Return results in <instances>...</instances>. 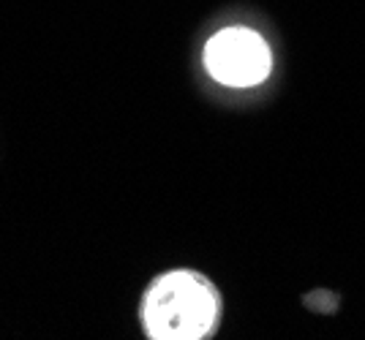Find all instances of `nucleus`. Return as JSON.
Returning a JSON list of instances; mask_svg holds the SVG:
<instances>
[{
    "label": "nucleus",
    "mask_w": 365,
    "mask_h": 340,
    "mask_svg": "<svg viewBox=\"0 0 365 340\" xmlns=\"http://www.w3.org/2000/svg\"><path fill=\"white\" fill-rule=\"evenodd\" d=\"M221 322V294L197 270H169L142 297V326L153 340L210 338Z\"/></svg>",
    "instance_id": "obj_1"
},
{
    "label": "nucleus",
    "mask_w": 365,
    "mask_h": 340,
    "mask_svg": "<svg viewBox=\"0 0 365 340\" xmlns=\"http://www.w3.org/2000/svg\"><path fill=\"white\" fill-rule=\"evenodd\" d=\"M205 68L224 87H257L273 71V52L257 31L235 25L205 44Z\"/></svg>",
    "instance_id": "obj_2"
},
{
    "label": "nucleus",
    "mask_w": 365,
    "mask_h": 340,
    "mask_svg": "<svg viewBox=\"0 0 365 340\" xmlns=\"http://www.w3.org/2000/svg\"><path fill=\"white\" fill-rule=\"evenodd\" d=\"M305 302H308V305H317L319 310H324V313H327V310H333L335 305H338V297H327L324 292H317L314 297H308Z\"/></svg>",
    "instance_id": "obj_3"
}]
</instances>
